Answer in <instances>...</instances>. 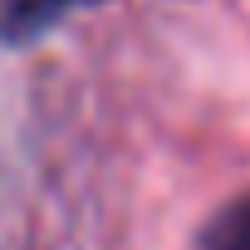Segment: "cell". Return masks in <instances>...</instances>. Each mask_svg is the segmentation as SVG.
<instances>
[{
    "mask_svg": "<svg viewBox=\"0 0 250 250\" xmlns=\"http://www.w3.org/2000/svg\"><path fill=\"white\" fill-rule=\"evenodd\" d=\"M69 0H0V40H35Z\"/></svg>",
    "mask_w": 250,
    "mask_h": 250,
    "instance_id": "cell-1",
    "label": "cell"
},
{
    "mask_svg": "<svg viewBox=\"0 0 250 250\" xmlns=\"http://www.w3.org/2000/svg\"><path fill=\"white\" fill-rule=\"evenodd\" d=\"M206 250H250V216H226L221 230L206 240Z\"/></svg>",
    "mask_w": 250,
    "mask_h": 250,
    "instance_id": "cell-2",
    "label": "cell"
}]
</instances>
